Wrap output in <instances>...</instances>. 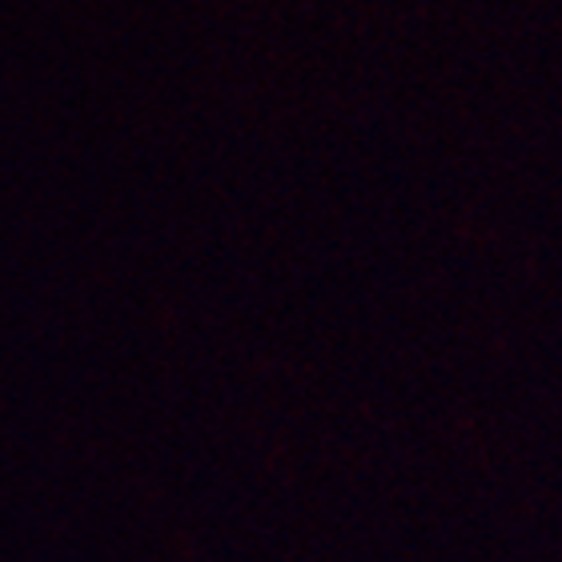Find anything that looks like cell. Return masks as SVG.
Returning a JSON list of instances; mask_svg holds the SVG:
<instances>
[]
</instances>
